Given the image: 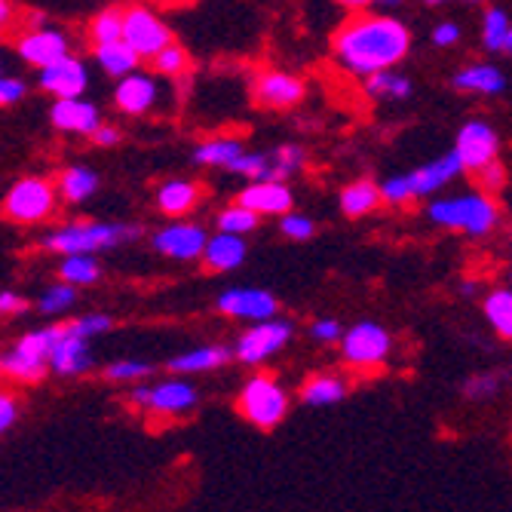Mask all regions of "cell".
<instances>
[{
    "label": "cell",
    "instance_id": "obj_6",
    "mask_svg": "<svg viewBox=\"0 0 512 512\" xmlns=\"http://www.w3.org/2000/svg\"><path fill=\"white\" fill-rule=\"evenodd\" d=\"M123 40L142 59H154L163 46L172 43V31L145 7H126L123 10Z\"/></svg>",
    "mask_w": 512,
    "mask_h": 512
},
{
    "label": "cell",
    "instance_id": "obj_44",
    "mask_svg": "<svg viewBox=\"0 0 512 512\" xmlns=\"http://www.w3.org/2000/svg\"><path fill=\"white\" fill-rule=\"evenodd\" d=\"M479 184L485 191H497V188H503V178H506V169L500 166V160H491L488 166H482L479 172Z\"/></svg>",
    "mask_w": 512,
    "mask_h": 512
},
{
    "label": "cell",
    "instance_id": "obj_25",
    "mask_svg": "<svg viewBox=\"0 0 512 512\" xmlns=\"http://www.w3.org/2000/svg\"><path fill=\"white\" fill-rule=\"evenodd\" d=\"M200 197V188L191 181H169L160 188L157 194V203L166 215H184V212H191L194 203Z\"/></svg>",
    "mask_w": 512,
    "mask_h": 512
},
{
    "label": "cell",
    "instance_id": "obj_17",
    "mask_svg": "<svg viewBox=\"0 0 512 512\" xmlns=\"http://www.w3.org/2000/svg\"><path fill=\"white\" fill-rule=\"evenodd\" d=\"M53 126L65 129V132H80V135H92L99 129V111L89 102L77 99H59L53 105Z\"/></svg>",
    "mask_w": 512,
    "mask_h": 512
},
{
    "label": "cell",
    "instance_id": "obj_20",
    "mask_svg": "<svg viewBox=\"0 0 512 512\" xmlns=\"http://www.w3.org/2000/svg\"><path fill=\"white\" fill-rule=\"evenodd\" d=\"M50 365L59 371V375H80V371L89 368L86 338L74 335V332H71V325H68L65 338L56 344V350H53V356H50Z\"/></svg>",
    "mask_w": 512,
    "mask_h": 512
},
{
    "label": "cell",
    "instance_id": "obj_46",
    "mask_svg": "<svg viewBox=\"0 0 512 512\" xmlns=\"http://www.w3.org/2000/svg\"><path fill=\"white\" fill-rule=\"evenodd\" d=\"M310 335L316 338V341H322V344H332V341H338L341 338V325L335 322V319H319L313 329H310Z\"/></svg>",
    "mask_w": 512,
    "mask_h": 512
},
{
    "label": "cell",
    "instance_id": "obj_1",
    "mask_svg": "<svg viewBox=\"0 0 512 512\" xmlns=\"http://www.w3.org/2000/svg\"><path fill=\"white\" fill-rule=\"evenodd\" d=\"M341 68L359 77H371L399 65L411 50V34L390 16H356L344 22L332 40Z\"/></svg>",
    "mask_w": 512,
    "mask_h": 512
},
{
    "label": "cell",
    "instance_id": "obj_45",
    "mask_svg": "<svg viewBox=\"0 0 512 512\" xmlns=\"http://www.w3.org/2000/svg\"><path fill=\"white\" fill-rule=\"evenodd\" d=\"M494 390H497V378L494 375H479V378H473L467 387H463V393H467L470 399H488Z\"/></svg>",
    "mask_w": 512,
    "mask_h": 512
},
{
    "label": "cell",
    "instance_id": "obj_12",
    "mask_svg": "<svg viewBox=\"0 0 512 512\" xmlns=\"http://www.w3.org/2000/svg\"><path fill=\"white\" fill-rule=\"evenodd\" d=\"M40 71H43L40 86H43L46 92H53L56 99H77L80 92L86 89V80H89L83 62H77V59H71V56L53 62V65H46V68H40Z\"/></svg>",
    "mask_w": 512,
    "mask_h": 512
},
{
    "label": "cell",
    "instance_id": "obj_5",
    "mask_svg": "<svg viewBox=\"0 0 512 512\" xmlns=\"http://www.w3.org/2000/svg\"><path fill=\"white\" fill-rule=\"evenodd\" d=\"M56 209V188L43 178H25L7 194L4 200V218L16 224H37L50 218Z\"/></svg>",
    "mask_w": 512,
    "mask_h": 512
},
{
    "label": "cell",
    "instance_id": "obj_26",
    "mask_svg": "<svg viewBox=\"0 0 512 512\" xmlns=\"http://www.w3.org/2000/svg\"><path fill=\"white\" fill-rule=\"evenodd\" d=\"M0 371L10 375V378H19V381H37V378H43V371H46V359H37L28 350L13 347L7 356H0Z\"/></svg>",
    "mask_w": 512,
    "mask_h": 512
},
{
    "label": "cell",
    "instance_id": "obj_34",
    "mask_svg": "<svg viewBox=\"0 0 512 512\" xmlns=\"http://www.w3.org/2000/svg\"><path fill=\"white\" fill-rule=\"evenodd\" d=\"M99 264L86 258V255H68L65 264L59 267V276L65 279V283H74V286H89L99 279Z\"/></svg>",
    "mask_w": 512,
    "mask_h": 512
},
{
    "label": "cell",
    "instance_id": "obj_3",
    "mask_svg": "<svg viewBox=\"0 0 512 512\" xmlns=\"http://www.w3.org/2000/svg\"><path fill=\"white\" fill-rule=\"evenodd\" d=\"M237 408H240V414L246 417L249 424H255L261 430H273L289 411V396L273 378L258 375L243 387Z\"/></svg>",
    "mask_w": 512,
    "mask_h": 512
},
{
    "label": "cell",
    "instance_id": "obj_24",
    "mask_svg": "<svg viewBox=\"0 0 512 512\" xmlns=\"http://www.w3.org/2000/svg\"><path fill=\"white\" fill-rule=\"evenodd\" d=\"M454 86L467 89V92H485V96H494V92H500L506 86V80L494 65H473V68H463L454 77Z\"/></svg>",
    "mask_w": 512,
    "mask_h": 512
},
{
    "label": "cell",
    "instance_id": "obj_56",
    "mask_svg": "<svg viewBox=\"0 0 512 512\" xmlns=\"http://www.w3.org/2000/svg\"><path fill=\"white\" fill-rule=\"evenodd\" d=\"M378 4H381V7H399L402 0H378Z\"/></svg>",
    "mask_w": 512,
    "mask_h": 512
},
{
    "label": "cell",
    "instance_id": "obj_27",
    "mask_svg": "<svg viewBox=\"0 0 512 512\" xmlns=\"http://www.w3.org/2000/svg\"><path fill=\"white\" fill-rule=\"evenodd\" d=\"M485 319L503 341H512V292L509 289H494L485 298Z\"/></svg>",
    "mask_w": 512,
    "mask_h": 512
},
{
    "label": "cell",
    "instance_id": "obj_23",
    "mask_svg": "<svg viewBox=\"0 0 512 512\" xmlns=\"http://www.w3.org/2000/svg\"><path fill=\"white\" fill-rule=\"evenodd\" d=\"M96 59L111 77H126V74H132V68L138 65L142 56H138L126 40H114V43L96 46Z\"/></svg>",
    "mask_w": 512,
    "mask_h": 512
},
{
    "label": "cell",
    "instance_id": "obj_53",
    "mask_svg": "<svg viewBox=\"0 0 512 512\" xmlns=\"http://www.w3.org/2000/svg\"><path fill=\"white\" fill-rule=\"evenodd\" d=\"M132 402H135V405H145V408H148V405H151V390H148V387H138V390H132Z\"/></svg>",
    "mask_w": 512,
    "mask_h": 512
},
{
    "label": "cell",
    "instance_id": "obj_33",
    "mask_svg": "<svg viewBox=\"0 0 512 512\" xmlns=\"http://www.w3.org/2000/svg\"><path fill=\"white\" fill-rule=\"evenodd\" d=\"M89 40L102 46V43H114V40H123V10L111 7L105 13H99L89 25Z\"/></svg>",
    "mask_w": 512,
    "mask_h": 512
},
{
    "label": "cell",
    "instance_id": "obj_30",
    "mask_svg": "<svg viewBox=\"0 0 512 512\" xmlns=\"http://www.w3.org/2000/svg\"><path fill=\"white\" fill-rule=\"evenodd\" d=\"M344 393H347L344 381L329 378V375H319V378H310V381L304 384L301 399H304L307 405H335V402L344 399Z\"/></svg>",
    "mask_w": 512,
    "mask_h": 512
},
{
    "label": "cell",
    "instance_id": "obj_35",
    "mask_svg": "<svg viewBox=\"0 0 512 512\" xmlns=\"http://www.w3.org/2000/svg\"><path fill=\"white\" fill-rule=\"evenodd\" d=\"M258 221H261V215H258L255 209L243 206V203L230 206V209H224V212L218 215V227H221V230H230V234H249V230L258 227Z\"/></svg>",
    "mask_w": 512,
    "mask_h": 512
},
{
    "label": "cell",
    "instance_id": "obj_29",
    "mask_svg": "<svg viewBox=\"0 0 512 512\" xmlns=\"http://www.w3.org/2000/svg\"><path fill=\"white\" fill-rule=\"evenodd\" d=\"M59 188H62V197H65L68 203H80V200H86L89 194H96L99 178H96V172H89V169H83V166H74V169L62 172Z\"/></svg>",
    "mask_w": 512,
    "mask_h": 512
},
{
    "label": "cell",
    "instance_id": "obj_2",
    "mask_svg": "<svg viewBox=\"0 0 512 512\" xmlns=\"http://www.w3.org/2000/svg\"><path fill=\"white\" fill-rule=\"evenodd\" d=\"M138 237V227L132 224H71L59 234H50L43 240L46 249L62 252V255H83V252H99L108 246H117L123 240Z\"/></svg>",
    "mask_w": 512,
    "mask_h": 512
},
{
    "label": "cell",
    "instance_id": "obj_36",
    "mask_svg": "<svg viewBox=\"0 0 512 512\" xmlns=\"http://www.w3.org/2000/svg\"><path fill=\"white\" fill-rule=\"evenodd\" d=\"M151 65H154V71L163 74V77H178V74L188 71L191 59H188V53L181 50V46L169 43V46H163V50L151 59Z\"/></svg>",
    "mask_w": 512,
    "mask_h": 512
},
{
    "label": "cell",
    "instance_id": "obj_58",
    "mask_svg": "<svg viewBox=\"0 0 512 512\" xmlns=\"http://www.w3.org/2000/svg\"><path fill=\"white\" fill-rule=\"evenodd\" d=\"M427 4H445V0H427Z\"/></svg>",
    "mask_w": 512,
    "mask_h": 512
},
{
    "label": "cell",
    "instance_id": "obj_40",
    "mask_svg": "<svg viewBox=\"0 0 512 512\" xmlns=\"http://www.w3.org/2000/svg\"><path fill=\"white\" fill-rule=\"evenodd\" d=\"M384 200L387 203H408L414 197V188H411V175H396V178H387L384 188H381Z\"/></svg>",
    "mask_w": 512,
    "mask_h": 512
},
{
    "label": "cell",
    "instance_id": "obj_38",
    "mask_svg": "<svg viewBox=\"0 0 512 512\" xmlns=\"http://www.w3.org/2000/svg\"><path fill=\"white\" fill-rule=\"evenodd\" d=\"M509 19H506V13L503 10H488L485 13V46L491 53H500L503 46H506V34H509Z\"/></svg>",
    "mask_w": 512,
    "mask_h": 512
},
{
    "label": "cell",
    "instance_id": "obj_47",
    "mask_svg": "<svg viewBox=\"0 0 512 512\" xmlns=\"http://www.w3.org/2000/svg\"><path fill=\"white\" fill-rule=\"evenodd\" d=\"M25 96V83L13 77H0V105H13Z\"/></svg>",
    "mask_w": 512,
    "mask_h": 512
},
{
    "label": "cell",
    "instance_id": "obj_7",
    "mask_svg": "<svg viewBox=\"0 0 512 512\" xmlns=\"http://www.w3.org/2000/svg\"><path fill=\"white\" fill-rule=\"evenodd\" d=\"M292 338V325L283 319H261V325H252V329L237 341V359L246 365H258L264 359H270L273 353H279Z\"/></svg>",
    "mask_w": 512,
    "mask_h": 512
},
{
    "label": "cell",
    "instance_id": "obj_8",
    "mask_svg": "<svg viewBox=\"0 0 512 512\" xmlns=\"http://www.w3.org/2000/svg\"><path fill=\"white\" fill-rule=\"evenodd\" d=\"M390 356V335L375 322H359L344 335V359L359 368L381 365Z\"/></svg>",
    "mask_w": 512,
    "mask_h": 512
},
{
    "label": "cell",
    "instance_id": "obj_55",
    "mask_svg": "<svg viewBox=\"0 0 512 512\" xmlns=\"http://www.w3.org/2000/svg\"><path fill=\"white\" fill-rule=\"evenodd\" d=\"M157 4H166V7H181V4H191V0H157Z\"/></svg>",
    "mask_w": 512,
    "mask_h": 512
},
{
    "label": "cell",
    "instance_id": "obj_41",
    "mask_svg": "<svg viewBox=\"0 0 512 512\" xmlns=\"http://www.w3.org/2000/svg\"><path fill=\"white\" fill-rule=\"evenodd\" d=\"M74 304V283H68V286H56V289H50L43 295V301H40V310L43 313H56V310H65V307H71Z\"/></svg>",
    "mask_w": 512,
    "mask_h": 512
},
{
    "label": "cell",
    "instance_id": "obj_31",
    "mask_svg": "<svg viewBox=\"0 0 512 512\" xmlns=\"http://www.w3.org/2000/svg\"><path fill=\"white\" fill-rule=\"evenodd\" d=\"M243 154V145L237 138H215V142H206L194 151V160L203 166H230Z\"/></svg>",
    "mask_w": 512,
    "mask_h": 512
},
{
    "label": "cell",
    "instance_id": "obj_49",
    "mask_svg": "<svg viewBox=\"0 0 512 512\" xmlns=\"http://www.w3.org/2000/svg\"><path fill=\"white\" fill-rule=\"evenodd\" d=\"M460 40V28L454 25V22H445V25H439L436 31H433V43L436 46H454Z\"/></svg>",
    "mask_w": 512,
    "mask_h": 512
},
{
    "label": "cell",
    "instance_id": "obj_10",
    "mask_svg": "<svg viewBox=\"0 0 512 512\" xmlns=\"http://www.w3.org/2000/svg\"><path fill=\"white\" fill-rule=\"evenodd\" d=\"M255 99L261 108H292L304 99V80L295 74L267 71L255 80Z\"/></svg>",
    "mask_w": 512,
    "mask_h": 512
},
{
    "label": "cell",
    "instance_id": "obj_18",
    "mask_svg": "<svg viewBox=\"0 0 512 512\" xmlns=\"http://www.w3.org/2000/svg\"><path fill=\"white\" fill-rule=\"evenodd\" d=\"M463 172V163L457 157V151L439 157L436 163H427L424 169L411 172V188H414V197H427L433 191H439L442 184H448L451 178H457Z\"/></svg>",
    "mask_w": 512,
    "mask_h": 512
},
{
    "label": "cell",
    "instance_id": "obj_15",
    "mask_svg": "<svg viewBox=\"0 0 512 512\" xmlns=\"http://www.w3.org/2000/svg\"><path fill=\"white\" fill-rule=\"evenodd\" d=\"M19 53L25 62L37 65V68H46V65H53L59 59L68 56V40L59 34V31H34L28 37L19 40Z\"/></svg>",
    "mask_w": 512,
    "mask_h": 512
},
{
    "label": "cell",
    "instance_id": "obj_22",
    "mask_svg": "<svg viewBox=\"0 0 512 512\" xmlns=\"http://www.w3.org/2000/svg\"><path fill=\"white\" fill-rule=\"evenodd\" d=\"M384 194L378 184H371V181H353L350 188H344L341 194V209L350 215V218H359V215H368V212H375L381 206Z\"/></svg>",
    "mask_w": 512,
    "mask_h": 512
},
{
    "label": "cell",
    "instance_id": "obj_9",
    "mask_svg": "<svg viewBox=\"0 0 512 512\" xmlns=\"http://www.w3.org/2000/svg\"><path fill=\"white\" fill-rule=\"evenodd\" d=\"M457 157L463 163L467 172H479L482 166H488L491 160H497L500 142H497V132L488 123H467L457 135Z\"/></svg>",
    "mask_w": 512,
    "mask_h": 512
},
{
    "label": "cell",
    "instance_id": "obj_21",
    "mask_svg": "<svg viewBox=\"0 0 512 512\" xmlns=\"http://www.w3.org/2000/svg\"><path fill=\"white\" fill-rule=\"evenodd\" d=\"M197 405V390L181 384V381H169V384H160L157 390H151V405L154 411L160 414H181Z\"/></svg>",
    "mask_w": 512,
    "mask_h": 512
},
{
    "label": "cell",
    "instance_id": "obj_16",
    "mask_svg": "<svg viewBox=\"0 0 512 512\" xmlns=\"http://www.w3.org/2000/svg\"><path fill=\"white\" fill-rule=\"evenodd\" d=\"M117 108L126 114H145L157 102V83L148 74H126V80L117 86Z\"/></svg>",
    "mask_w": 512,
    "mask_h": 512
},
{
    "label": "cell",
    "instance_id": "obj_32",
    "mask_svg": "<svg viewBox=\"0 0 512 512\" xmlns=\"http://www.w3.org/2000/svg\"><path fill=\"white\" fill-rule=\"evenodd\" d=\"M365 86H368V96H375V99H405L408 92H411L408 80L399 77V74H393L390 68L371 74Z\"/></svg>",
    "mask_w": 512,
    "mask_h": 512
},
{
    "label": "cell",
    "instance_id": "obj_57",
    "mask_svg": "<svg viewBox=\"0 0 512 512\" xmlns=\"http://www.w3.org/2000/svg\"><path fill=\"white\" fill-rule=\"evenodd\" d=\"M506 53H512V28H509V34H506V46H503Z\"/></svg>",
    "mask_w": 512,
    "mask_h": 512
},
{
    "label": "cell",
    "instance_id": "obj_51",
    "mask_svg": "<svg viewBox=\"0 0 512 512\" xmlns=\"http://www.w3.org/2000/svg\"><path fill=\"white\" fill-rule=\"evenodd\" d=\"M16 22V10L10 0H0V34H7Z\"/></svg>",
    "mask_w": 512,
    "mask_h": 512
},
{
    "label": "cell",
    "instance_id": "obj_43",
    "mask_svg": "<svg viewBox=\"0 0 512 512\" xmlns=\"http://www.w3.org/2000/svg\"><path fill=\"white\" fill-rule=\"evenodd\" d=\"M108 329H111V316H83V319L71 322V332L80 335V338L99 335V332H108Z\"/></svg>",
    "mask_w": 512,
    "mask_h": 512
},
{
    "label": "cell",
    "instance_id": "obj_11",
    "mask_svg": "<svg viewBox=\"0 0 512 512\" xmlns=\"http://www.w3.org/2000/svg\"><path fill=\"white\" fill-rule=\"evenodd\" d=\"M218 310L234 319H273L276 298L261 289H230L218 298Z\"/></svg>",
    "mask_w": 512,
    "mask_h": 512
},
{
    "label": "cell",
    "instance_id": "obj_39",
    "mask_svg": "<svg viewBox=\"0 0 512 512\" xmlns=\"http://www.w3.org/2000/svg\"><path fill=\"white\" fill-rule=\"evenodd\" d=\"M105 375L111 381H138V378L151 375V365L148 362H114V365H108Z\"/></svg>",
    "mask_w": 512,
    "mask_h": 512
},
{
    "label": "cell",
    "instance_id": "obj_50",
    "mask_svg": "<svg viewBox=\"0 0 512 512\" xmlns=\"http://www.w3.org/2000/svg\"><path fill=\"white\" fill-rule=\"evenodd\" d=\"M25 310V301L13 292H4L0 295V313H22Z\"/></svg>",
    "mask_w": 512,
    "mask_h": 512
},
{
    "label": "cell",
    "instance_id": "obj_19",
    "mask_svg": "<svg viewBox=\"0 0 512 512\" xmlns=\"http://www.w3.org/2000/svg\"><path fill=\"white\" fill-rule=\"evenodd\" d=\"M203 261L209 270H234L246 261V243L240 240V234H230V230H221L218 237H212L203 249Z\"/></svg>",
    "mask_w": 512,
    "mask_h": 512
},
{
    "label": "cell",
    "instance_id": "obj_37",
    "mask_svg": "<svg viewBox=\"0 0 512 512\" xmlns=\"http://www.w3.org/2000/svg\"><path fill=\"white\" fill-rule=\"evenodd\" d=\"M270 166H273V181L279 178H289L292 172H298L304 166V151L295 145H283L270 154Z\"/></svg>",
    "mask_w": 512,
    "mask_h": 512
},
{
    "label": "cell",
    "instance_id": "obj_14",
    "mask_svg": "<svg viewBox=\"0 0 512 512\" xmlns=\"http://www.w3.org/2000/svg\"><path fill=\"white\" fill-rule=\"evenodd\" d=\"M237 203L255 209L258 215H286L292 212V191L279 181H255L237 197Z\"/></svg>",
    "mask_w": 512,
    "mask_h": 512
},
{
    "label": "cell",
    "instance_id": "obj_4",
    "mask_svg": "<svg viewBox=\"0 0 512 512\" xmlns=\"http://www.w3.org/2000/svg\"><path fill=\"white\" fill-rule=\"evenodd\" d=\"M430 218L442 227H457L479 237L497 224V206L491 197H451L433 203Z\"/></svg>",
    "mask_w": 512,
    "mask_h": 512
},
{
    "label": "cell",
    "instance_id": "obj_48",
    "mask_svg": "<svg viewBox=\"0 0 512 512\" xmlns=\"http://www.w3.org/2000/svg\"><path fill=\"white\" fill-rule=\"evenodd\" d=\"M16 414H19L16 399L10 393H0V433H7L16 424Z\"/></svg>",
    "mask_w": 512,
    "mask_h": 512
},
{
    "label": "cell",
    "instance_id": "obj_13",
    "mask_svg": "<svg viewBox=\"0 0 512 512\" xmlns=\"http://www.w3.org/2000/svg\"><path fill=\"white\" fill-rule=\"evenodd\" d=\"M209 237L206 230L197 227V224H178V227H166L163 234L154 237V249L169 255V258H200L203 249H206Z\"/></svg>",
    "mask_w": 512,
    "mask_h": 512
},
{
    "label": "cell",
    "instance_id": "obj_54",
    "mask_svg": "<svg viewBox=\"0 0 512 512\" xmlns=\"http://www.w3.org/2000/svg\"><path fill=\"white\" fill-rule=\"evenodd\" d=\"M338 4H344V7H350V10H362V7H368V4H375V0H338Z\"/></svg>",
    "mask_w": 512,
    "mask_h": 512
},
{
    "label": "cell",
    "instance_id": "obj_28",
    "mask_svg": "<svg viewBox=\"0 0 512 512\" xmlns=\"http://www.w3.org/2000/svg\"><path fill=\"white\" fill-rule=\"evenodd\" d=\"M230 359V350L224 347H203V350H191L184 356H175L169 359V368L178 371V375H188V371H209V368H218Z\"/></svg>",
    "mask_w": 512,
    "mask_h": 512
},
{
    "label": "cell",
    "instance_id": "obj_42",
    "mask_svg": "<svg viewBox=\"0 0 512 512\" xmlns=\"http://www.w3.org/2000/svg\"><path fill=\"white\" fill-rule=\"evenodd\" d=\"M283 234L286 237H292V240H307V237H313V221L310 218H304V215H295V212H286V218H283Z\"/></svg>",
    "mask_w": 512,
    "mask_h": 512
},
{
    "label": "cell",
    "instance_id": "obj_52",
    "mask_svg": "<svg viewBox=\"0 0 512 512\" xmlns=\"http://www.w3.org/2000/svg\"><path fill=\"white\" fill-rule=\"evenodd\" d=\"M92 138H96V145H117L120 142V132L111 129V126H99L96 132H92Z\"/></svg>",
    "mask_w": 512,
    "mask_h": 512
}]
</instances>
